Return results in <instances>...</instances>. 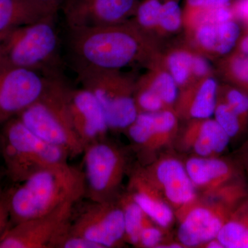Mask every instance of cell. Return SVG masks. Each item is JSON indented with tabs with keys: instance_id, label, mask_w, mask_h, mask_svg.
<instances>
[{
	"instance_id": "cell-1",
	"label": "cell",
	"mask_w": 248,
	"mask_h": 248,
	"mask_svg": "<svg viewBox=\"0 0 248 248\" xmlns=\"http://www.w3.org/2000/svg\"><path fill=\"white\" fill-rule=\"evenodd\" d=\"M67 53L76 73L115 70L135 63L152 64L156 47L151 35L130 22L94 28H67Z\"/></svg>"
},
{
	"instance_id": "cell-2",
	"label": "cell",
	"mask_w": 248,
	"mask_h": 248,
	"mask_svg": "<svg viewBox=\"0 0 248 248\" xmlns=\"http://www.w3.org/2000/svg\"><path fill=\"white\" fill-rule=\"evenodd\" d=\"M17 184L8 190L14 225L46 215L63 204L77 203L85 195L81 169L68 163L42 170Z\"/></svg>"
},
{
	"instance_id": "cell-3",
	"label": "cell",
	"mask_w": 248,
	"mask_h": 248,
	"mask_svg": "<svg viewBox=\"0 0 248 248\" xmlns=\"http://www.w3.org/2000/svg\"><path fill=\"white\" fill-rule=\"evenodd\" d=\"M247 177L213 192L199 193L197 200L176 215L177 240L184 248H202L216 239L233 210L248 193Z\"/></svg>"
},
{
	"instance_id": "cell-4",
	"label": "cell",
	"mask_w": 248,
	"mask_h": 248,
	"mask_svg": "<svg viewBox=\"0 0 248 248\" xmlns=\"http://www.w3.org/2000/svg\"><path fill=\"white\" fill-rule=\"evenodd\" d=\"M42 97L17 115L36 136L66 153L70 158L82 155L84 146L73 128L67 106L68 84L61 75L46 77Z\"/></svg>"
},
{
	"instance_id": "cell-5",
	"label": "cell",
	"mask_w": 248,
	"mask_h": 248,
	"mask_svg": "<svg viewBox=\"0 0 248 248\" xmlns=\"http://www.w3.org/2000/svg\"><path fill=\"white\" fill-rule=\"evenodd\" d=\"M55 19L56 16H51L12 31L0 43V62L45 77L61 75Z\"/></svg>"
},
{
	"instance_id": "cell-6",
	"label": "cell",
	"mask_w": 248,
	"mask_h": 248,
	"mask_svg": "<svg viewBox=\"0 0 248 248\" xmlns=\"http://www.w3.org/2000/svg\"><path fill=\"white\" fill-rule=\"evenodd\" d=\"M1 126L0 151L6 175L13 182L19 184L42 170L68 163L66 153L36 136L17 117Z\"/></svg>"
},
{
	"instance_id": "cell-7",
	"label": "cell",
	"mask_w": 248,
	"mask_h": 248,
	"mask_svg": "<svg viewBox=\"0 0 248 248\" xmlns=\"http://www.w3.org/2000/svg\"><path fill=\"white\" fill-rule=\"evenodd\" d=\"M81 87L99 103L110 131L125 133L138 115L135 102L136 81L122 71L89 70L77 73Z\"/></svg>"
},
{
	"instance_id": "cell-8",
	"label": "cell",
	"mask_w": 248,
	"mask_h": 248,
	"mask_svg": "<svg viewBox=\"0 0 248 248\" xmlns=\"http://www.w3.org/2000/svg\"><path fill=\"white\" fill-rule=\"evenodd\" d=\"M82 155L84 197L95 202L117 200L128 172L126 152L105 138L85 146Z\"/></svg>"
},
{
	"instance_id": "cell-9",
	"label": "cell",
	"mask_w": 248,
	"mask_h": 248,
	"mask_svg": "<svg viewBox=\"0 0 248 248\" xmlns=\"http://www.w3.org/2000/svg\"><path fill=\"white\" fill-rule=\"evenodd\" d=\"M136 167L175 215L198 197V191L187 174L183 159L177 155L161 154L147 164L136 165Z\"/></svg>"
},
{
	"instance_id": "cell-10",
	"label": "cell",
	"mask_w": 248,
	"mask_h": 248,
	"mask_svg": "<svg viewBox=\"0 0 248 248\" xmlns=\"http://www.w3.org/2000/svg\"><path fill=\"white\" fill-rule=\"evenodd\" d=\"M89 202L78 215L73 213L70 232L100 248H121L126 244L123 212L118 201Z\"/></svg>"
},
{
	"instance_id": "cell-11",
	"label": "cell",
	"mask_w": 248,
	"mask_h": 248,
	"mask_svg": "<svg viewBox=\"0 0 248 248\" xmlns=\"http://www.w3.org/2000/svg\"><path fill=\"white\" fill-rule=\"evenodd\" d=\"M179 117L172 109L139 112L125 133L140 164L150 162L159 152L174 146L179 130Z\"/></svg>"
},
{
	"instance_id": "cell-12",
	"label": "cell",
	"mask_w": 248,
	"mask_h": 248,
	"mask_svg": "<svg viewBox=\"0 0 248 248\" xmlns=\"http://www.w3.org/2000/svg\"><path fill=\"white\" fill-rule=\"evenodd\" d=\"M46 77L0 62V125L17 117L42 97Z\"/></svg>"
},
{
	"instance_id": "cell-13",
	"label": "cell",
	"mask_w": 248,
	"mask_h": 248,
	"mask_svg": "<svg viewBox=\"0 0 248 248\" xmlns=\"http://www.w3.org/2000/svg\"><path fill=\"white\" fill-rule=\"evenodd\" d=\"M77 203H66L50 213L10 227L0 248H52L55 240L69 225Z\"/></svg>"
},
{
	"instance_id": "cell-14",
	"label": "cell",
	"mask_w": 248,
	"mask_h": 248,
	"mask_svg": "<svg viewBox=\"0 0 248 248\" xmlns=\"http://www.w3.org/2000/svg\"><path fill=\"white\" fill-rule=\"evenodd\" d=\"M138 0H65L62 10L67 28L117 25L133 17Z\"/></svg>"
},
{
	"instance_id": "cell-15",
	"label": "cell",
	"mask_w": 248,
	"mask_h": 248,
	"mask_svg": "<svg viewBox=\"0 0 248 248\" xmlns=\"http://www.w3.org/2000/svg\"><path fill=\"white\" fill-rule=\"evenodd\" d=\"M66 99L73 128L84 148L90 143L107 138L110 130L104 111L89 91L68 85Z\"/></svg>"
},
{
	"instance_id": "cell-16",
	"label": "cell",
	"mask_w": 248,
	"mask_h": 248,
	"mask_svg": "<svg viewBox=\"0 0 248 248\" xmlns=\"http://www.w3.org/2000/svg\"><path fill=\"white\" fill-rule=\"evenodd\" d=\"M183 161L198 193L213 192L246 177L233 156L203 157L188 155Z\"/></svg>"
},
{
	"instance_id": "cell-17",
	"label": "cell",
	"mask_w": 248,
	"mask_h": 248,
	"mask_svg": "<svg viewBox=\"0 0 248 248\" xmlns=\"http://www.w3.org/2000/svg\"><path fill=\"white\" fill-rule=\"evenodd\" d=\"M179 129L174 146L192 156H221L229 146L231 138L215 119L187 121Z\"/></svg>"
},
{
	"instance_id": "cell-18",
	"label": "cell",
	"mask_w": 248,
	"mask_h": 248,
	"mask_svg": "<svg viewBox=\"0 0 248 248\" xmlns=\"http://www.w3.org/2000/svg\"><path fill=\"white\" fill-rule=\"evenodd\" d=\"M218 89L217 80L209 76L181 90L174 107L179 120L210 118L216 107Z\"/></svg>"
},
{
	"instance_id": "cell-19",
	"label": "cell",
	"mask_w": 248,
	"mask_h": 248,
	"mask_svg": "<svg viewBox=\"0 0 248 248\" xmlns=\"http://www.w3.org/2000/svg\"><path fill=\"white\" fill-rule=\"evenodd\" d=\"M129 174L126 192L153 223L169 230L177 219L174 210L147 182L136 166L130 170Z\"/></svg>"
},
{
	"instance_id": "cell-20",
	"label": "cell",
	"mask_w": 248,
	"mask_h": 248,
	"mask_svg": "<svg viewBox=\"0 0 248 248\" xmlns=\"http://www.w3.org/2000/svg\"><path fill=\"white\" fill-rule=\"evenodd\" d=\"M189 30L197 48L215 57H225L231 53L241 35V27L234 19L200 24Z\"/></svg>"
},
{
	"instance_id": "cell-21",
	"label": "cell",
	"mask_w": 248,
	"mask_h": 248,
	"mask_svg": "<svg viewBox=\"0 0 248 248\" xmlns=\"http://www.w3.org/2000/svg\"><path fill=\"white\" fill-rule=\"evenodd\" d=\"M57 14L38 0H0V43L17 28Z\"/></svg>"
},
{
	"instance_id": "cell-22",
	"label": "cell",
	"mask_w": 248,
	"mask_h": 248,
	"mask_svg": "<svg viewBox=\"0 0 248 248\" xmlns=\"http://www.w3.org/2000/svg\"><path fill=\"white\" fill-rule=\"evenodd\" d=\"M217 239L224 248H248V193L233 210Z\"/></svg>"
},
{
	"instance_id": "cell-23",
	"label": "cell",
	"mask_w": 248,
	"mask_h": 248,
	"mask_svg": "<svg viewBox=\"0 0 248 248\" xmlns=\"http://www.w3.org/2000/svg\"><path fill=\"white\" fill-rule=\"evenodd\" d=\"M117 201L123 212L125 242L137 248L141 231L153 221L128 192L121 193Z\"/></svg>"
},
{
	"instance_id": "cell-24",
	"label": "cell",
	"mask_w": 248,
	"mask_h": 248,
	"mask_svg": "<svg viewBox=\"0 0 248 248\" xmlns=\"http://www.w3.org/2000/svg\"><path fill=\"white\" fill-rule=\"evenodd\" d=\"M136 85L151 89L161 98L168 108L174 110L179 89L166 68H153L148 74L136 81Z\"/></svg>"
},
{
	"instance_id": "cell-25",
	"label": "cell",
	"mask_w": 248,
	"mask_h": 248,
	"mask_svg": "<svg viewBox=\"0 0 248 248\" xmlns=\"http://www.w3.org/2000/svg\"><path fill=\"white\" fill-rule=\"evenodd\" d=\"M194 53L187 49L177 48L165 57L164 66L175 80L179 89L193 82L192 76Z\"/></svg>"
},
{
	"instance_id": "cell-26",
	"label": "cell",
	"mask_w": 248,
	"mask_h": 248,
	"mask_svg": "<svg viewBox=\"0 0 248 248\" xmlns=\"http://www.w3.org/2000/svg\"><path fill=\"white\" fill-rule=\"evenodd\" d=\"M221 76L228 84L248 93V56L234 50L220 63Z\"/></svg>"
},
{
	"instance_id": "cell-27",
	"label": "cell",
	"mask_w": 248,
	"mask_h": 248,
	"mask_svg": "<svg viewBox=\"0 0 248 248\" xmlns=\"http://www.w3.org/2000/svg\"><path fill=\"white\" fill-rule=\"evenodd\" d=\"M164 0H143L139 2L130 22L140 30L151 35L156 31Z\"/></svg>"
},
{
	"instance_id": "cell-28",
	"label": "cell",
	"mask_w": 248,
	"mask_h": 248,
	"mask_svg": "<svg viewBox=\"0 0 248 248\" xmlns=\"http://www.w3.org/2000/svg\"><path fill=\"white\" fill-rule=\"evenodd\" d=\"M213 115L217 123L221 125L231 140L239 138L248 128V124L218 97Z\"/></svg>"
},
{
	"instance_id": "cell-29",
	"label": "cell",
	"mask_w": 248,
	"mask_h": 248,
	"mask_svg": "<svg viewBox=\"0 0 248 248\" xmlns=\"http://www.w3.org/2000/svg\"><path fill=\"white\" fill-rule=\"evenodd\" d=\"M179 0H164L156 31L159 34L174 33L182 28L184 24L183 11Z\"/></svg>"
},
{
	"instance_id": "cell-30",
	"label": "cell",
	"mask_w": 248,
	"mask_h": 248,
	"mask_svg": "<svg viewBox=\"0 0 248 248\" xmlns=\"http://www.w3.org/2000/svg\"><path fill=\"white\" fill-rule=\"evenodd\" d=\"M217 97L248 124V93L229 84L218 86Z\"/></svg>"
},
{
	"instance_id": "cell-31",
	"label": "cell",
	"mask_w": 248,
	"mask_h": 248,
	"mask_svg": "<svg viewBox=\"0 0 248 248\" xmlns=\"http://www.w3.org/2000/svg\"><path fill=\"white\" fill-rule=\"evenodd\" d=\"M168 231L152 222L141 231L137 248H164L165 245L172 241L169 240Z\"/></svg>"
},
{
	"instance_id": "cell-32",
	"label": "cell",
	"mask_w": 248,
	"mask_h": 248,
	"mask_svg": "<svg viewBox=\"0 0 248 248\" xmlns=\"http://www.w3.org/2000/svg\"><path fill=\"white\" fill-rule=\"evenodd\" d=\"M135 98L139 112H156L169 109L161 98L148 88L136 85Z\"/></svg>"
},
{
	"instance_id": "cell-33",
	"label": "cell",
	"mask_w": 248,
	"mask_h": 248,
	"mask_svg": "<svg viewBox=\"0 0 248 248\" xmlns=\"http://www.w3.org/2000/svg\"><path fill=\"white\" fill-rule=\"evenodd\" d=\"M69 225L56 238L52 248H100L92 241L73 234L69 231Z\"/></svg>"
},
{
	"instance_id": "cell-34",
	"label": "cell",
	"mask_w": 248,
	"mask_h": 248,
	"mask_svg": "<svg viewBox=\"0 0 248 248\" xmlns=\"http://www.w3.org/2000/svg\"><path fill=\"white\" fill-rule=\"evenodd\" d=\"M11 221L9 191L5 190L0 196V241L11 227Z\"/></svg>"
},
{
	"instance_id": "cell-35",
	"label": "cell",
	"mask_w": 248,
	"mask_h": 248,
	"mask_svg": "<svg viewBox=\"0 0 248 248\" xmlns=\"http://www.w3.org/2000/svg\"><path fill=\"white\" fill-rule=\"evenodd\" d=\"M211 68L206 58L199 54L194 53L192 60V76L194 81L210 76Z\"/></svg>"
},
{
	"instance_id": "cell-36",
	"label": "cell",
	"mask_w": 248,
	"mask_h": 248,
	"mask_svg": "<svg viewBox=\"0 0 248 248\" xmlns=\"http://www.w3.org/2000/svg\"><path fill=\"white\" fill-rule=\"evenodd\" d=\"M234 20L241 24L248 32V0H233L231 4Z\"/></svg>"
},
{
	"instance_id": "cell-37",
	"label": "cell",
	"mask_w": 248,
	"mask_h": 248,
	"mask_svg": "<svg viewBox=\"0 0 248 248\" xmlns=\"http://www.w3.org/2000/svg\"><path fill=\"white\" fill-rule=\"evenodd\" d=\"M233 0H186L185 9L200 10L213 9L229 6Z\"/></svg>"
},
{
	"instance_id": "cell-38",
	"label": "cell",
	"mask_w": 248,
	"mask_h": 248,
	"mask_svg": "<svg viewBox=\"0 0 248 248\" xmlns=\"http://www.w3.org/2000/svg\"><path fill=\"white\" fill-rule=\"evenodd\" d=\"M233 157L239 163L244 174L248 179V134L244 143L235 152Z\"/></svg>"
},
{
	"instance_id": "cell-39",
	"label": "cell",
	"mask_w": 248,
	"mask_h": 248,
	"mask_svg": "<svg viewBox=\"0 0 248 248\" xmlns=\"http://www.w3.org/2000/svg\"><path fill=\"white\" fill-rule=\"evenodd\" d=\"M234 49L236 51L248 56V32H244V35H241Z\"/></svg>"
},
{
	"instance_id": "cell-40",
	"label": "cell",
	"mask_w": 248,
	"mask_h": 248,
	"mask_svg": "<svg viewBox=\"0 0 248 248\" xmlns=\"http://www.w3.org/2000/svg\"><path fill=\"white\" fill-rule=\"evenodd\" d=\"M38 1L58 14L59 11L61 9L64 0H38Z\"/></svg>"
},
{
	"instance_id": "cell-41",
	"label": "cell",
	"mask_w": 248,
	"mask_h": 248,
	"mask_svg": "<svg viewBox=\"0 0 248 248\" xmlns=\"http://www.w3.org/2000/svg\"><path fill=\"white\" fill-rule=\"evenodd\" d=\"M202 248H223V245L221 244V243L216 239H214L211 240V241H208V242L205 243V244L202 246Z\"/></svg>"
},
{
	"instance_id": "cell-42",
	"label": "cell",
	"mask_w": 248,
	"mask_h": 248,
	"mask_svg": "<svg viewBox=\"0 0 248 248\" xmlns=\"http://www.w3.org/2000/svg\"><path fill=\"white\" fill-rule=\"evenodd\" d=\"M5 175H6V172H5V171L4 172H0V196L2 195L5 191L4 190V186H3V179H4Z\"/></svg>"
},
{
	"instance_id": "cell-43",
	"label": "cell",
	"mask_w": 248,
	"mask_h": 248,
	"mask_svg": "<svg viewBox=\"0 0 248 248\" xmlns=\"http://www.w3.org/2000/svg\"><path fill=\"white\" fill-rule=\"evenodd\" d=\"M64 1H65V0H64Z\"/></svg>"
}]
</instances>
